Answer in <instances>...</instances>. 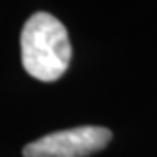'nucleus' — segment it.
<instances>
[{
    "label": "nucleus",
    "mask_w": 157,
    "mask_h": 157,
    "mask_svg": "<svg viewBox=\"0 0 157 157\" xmlns=\"http://www.w3.org/2000/svg\"><path fill=\"white\" fill-rule=\"evenodd\" d=\"M72 59L68 32L49 12H35L21 32V61L32 77L42 82L58 80Z\"/></svg>",
    "instance_id": "obj_1"
},
{
    "label": "nucleus",
    "mask_w": 157,
    "mask_h": 157,
    "mask_svg": "<svg viewBox=\"0 0 157 157\" xmlns=\"http://www.w3.org/2000/svg\"><path fill=\"white\" fill-rule=\"evenodd\" d=\"M112 140L110 129L78 126L45 135L23 148V157H87L103 150Z\"/></svg>",
    "instance_id": "obj_2"
}]
</instances>
